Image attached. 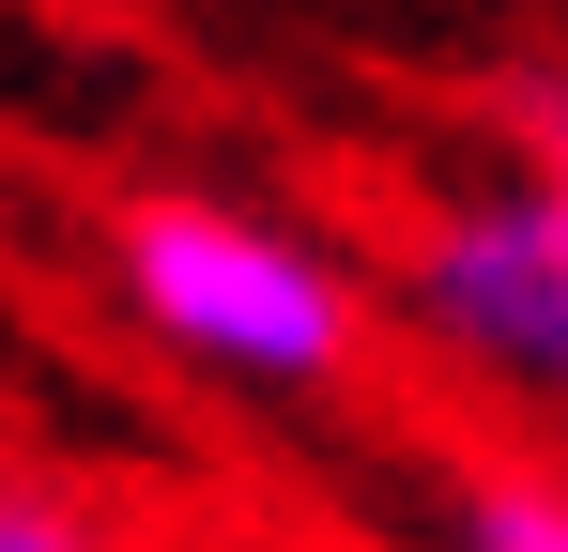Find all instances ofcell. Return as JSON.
Returning <instances> with one entry per match:
<instances>
[{
  "mask_svg": "<svg viewBox=\"0 0 568 552\" xmlns=\"http://www.w3.org/2000/svg\"><path fill=\"white\" fill-rule=\"evenodd\" d=\"M108 276H123V323L154 354H185L200 384H231V399H323L369 354L354 262L246 215V200H123Z\"/></svg>",
  "mask_w": 568,
  "mask_h": 552,
  "instance_id": "cell-1",
  "label": "cell"
},
{
  "mask_svg": "<svg viewBox=\"0 0 568 552\" xmlns=\"http://www.w3.org/2000/svg\"><path fill=\"white\" fill-rule=\"evenodd\" d=\"M399 307H415V338L462 354L476 384L568 399V170L446 200V215L415 231V262H399Z\"/></svg>",
  "mask_w": 568,
  "mask_h": 552,
  "instance_id": "cell-2",
  "label": "cell"
},
{
  "mask_svg": "<svg viewBox=\"0 0 568 552\" xmlns=\"http://www.w3.org/2000/svg\"><path fill=\"white\" fill-rule=\"evenodd\" d=\"M446 552H568V460H462Z\"/></svg>",
  "mask_w": 568,
  "mask_h": 552,
  "instance_id": "cell-3",
  "label": "cell"
},
{
  "mask_svg": "<svg viewBox=\"0 0 568 552\" xmlns=\"http://www.w3.org/2000/svg\"><path fill=\"white\" fill-rule=\"evenodd\" d=\"M0 552H139V538L108 522L93 491H62V476H16V460H0Z\"/></svg>",
  "mask_w": 568,
  "mask_h": 552,
  "instance_id": "cell-4",
  "label": "cell"
}]
</instances>
